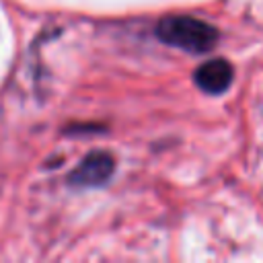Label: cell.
I'll return each mask as SVG.
<instances>
[{
    "instance_id": "cell-3",
    "label": "cell",
    "mask_w": 263,
    "mask_h": 263,
    "mask_svg": "<svg viewBox=\"0 0 263 263\" xmlns=\"http://www.w3.org/2000/svg\"><path fill=\"white\" fill-rule=\"evenodd\" d=\"M232 66L222 60V58H216V60H210L205 64H201L195 74H193V80L195 84L203 90V92H210V95H220L224 92L230 82H232Z\"/></svg>"
},
{
    "instance_id": "cell-1",
    "label": "cell",
    "mask_w": 263,
    "mask_h": 263,
    "mask_svg": "<svg viewBox=\"0 0 263 263\" xmlns=\"http://www.w3.org/2000/svg\"><path fill=\"white\" fill-rule=\"evenodd\" d=\"M156 37L173 47L203 53L218 43V29L195 16H164L156 25Z\"/></svg>"
},
{
    "instance_id": "cell-2",
    "label": "cell",
    "mask_w": 263,
    "mask_h": 263,
    "mask_svg": "<svg viewBox=\"0 0 263 263\" xmlns=\"http://www.w3.org/2000/svg\"><path fill=\"white\" fill-rule=\"evenodd\" d=\"M113 168H115V162H113L111 154L90 152L70 173L68 181L74 187H99V185L107 183V179L113 175Z\"/></svg>"
}]
</instances>
